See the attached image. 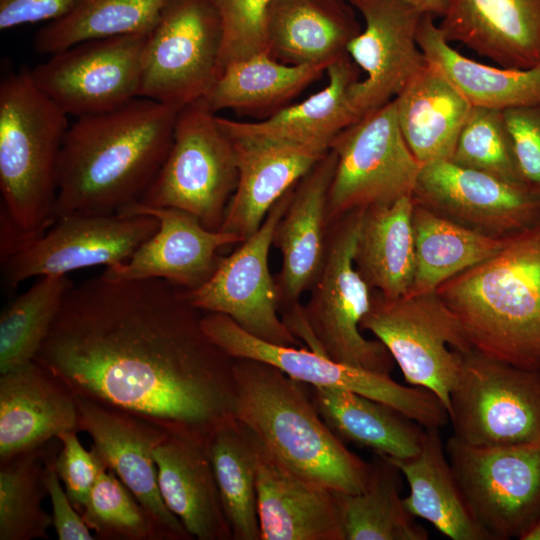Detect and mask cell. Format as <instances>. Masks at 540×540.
I'll use <instances>...</instances> for the list:
<instances>
[{"instance_id":"1","label":"cell","mask_w":540,"mask_h":540,"mask_svg":"<svg viewBox=\"0 0 540 540\" xmlns=\"http://www.w3.org/2000/svg\"><path fill=\"white\" fill-rule=\"evenodd\" d=\"M175 284L102 274L68 290L34 361L74 396L208 442L232 418L234 359Z\"/></svg>"},{"instance_id":"2","label":"cell","mask_w":540,"mask_h":540,"mask_svg":"<svg viewBox=\"0 0 540 540\" xmlns=\"http://www.w3.org/2000/svg\"><path fill=\"white\" fill-rule=\"evenodd\" d=\"M182 107L137 97L69 126L60 151L53 223L138 202L170 150Z\"/></svg>"},{"instance_id":"3","label":"cell","mask_w":540,"mask_h":540,"mask_svg":"<svg viewBox=\"0 0 540 540\" xmlns=\"http://www.w3.org/2000/svg\"><path fill=\"white\" fill-rule=\"evenodd\" d=\"M473 349L540 370V223L435 291Z\"/></svg>"},{"instance_id":"4","label":"cell","mask_w":540,"mask_h":540,"mask_svg":"<svg viewBox=\"0 0 540 540\" xmlns=\"http://www.w3.org/2000/svg\"><path fill=\"white\" fill-rule=\"evenodd\" d=\"M233 372V415L278 462L336 492L365 489L370 463L350 451L326 425L308 385L253 359H234Z\"/></svg>"},{"instance_id":"5","label":"cell","mask_w":540,"mask_h":540,"mask_svg":"<svg viewBox=\"0 0 540 540\" xmlns=\"http://www.w3.org/2000/svg\"><path fill=\"white\" fill-rule=\"evenodd\" d=\"M68 115L34 83L30 70L0 83L1 261L53 225L57 170Z\"/></svg>"},{"instance_id":"6","label":"cell","mask_w":540,"mask_h":540,"mask_svg":"<svg viewBox=\"0 0 540 540\" xmlns=\"http://www.w3.org/2000/svg\"><path fill=\"white\" fill-rule=\"evenodd\" d=\"M362 211H352L330 226L310 299L305 306L291 307L283 320L309 349L343 364L390 374L395 361L389 351L379 340L367 339L360 328L373 294L354 264Z\"/></svg>"},{"instance_id":"7","label":"cell","mask_w":540,"mask_h":540,"mask_svg":"<svg viewBox=\"0 0 540 540\" xmlns=\"http://www.w3.org/2000/svg\"><path fill=\"white\" fill-rule=\"evenodd\" d=\"M237 181L234 141L201 98L180 109L168 155L138 202L184 210L219 230Z\"/></svg>"},{"instance_id":"8","label":"cell","mask_w":540,"mask_h":540,"mask_svg":"<svg viewBox=\"0 0 540 540\" xmlns=\"http://www.w3.org/2000/svg\"><path fill=\"white\" fill-rule=\"evenodd\" d=\"M360 328L386 347L408 384L433 392L449 412L463 353L473 347L435 292L389 300L373 291Z\"/></svg>"},{"instance_id":"9","label":"cell","mask_w":540,"mask_h":540,"mask_svg":"<svg viewBox=\"0 0 540 540\" xmlns=\"http://www.w3.org/2000/svg\"><path fill=\"white\" fill-rule=\"evenodd\" d=\"M208 338L233 359H253L271 364L309 386L345 389L385 403L424 428H442L448 412L431 391L406 386L390 374L343 364L309 348L282 346L263 341L219 313L201 317Z\"/></svg>"},{"instance_id":"10","label":"cell","mask_w":540,"mask_h":540,"mask_svg":"<svg viewBox=\"0 0 540 540\" xmlns=\"http://www.w3.org/2000/svg\"><path fill=\"white\" fill-rule=\"evenodd\" d=\"M448 415L453 436L469 445L539 441L540 370L467 351L450 394Z\"/></svg>"},{"instance_id":"11","label":"cell","mask_w":540,"mask_h":540,"mask_svg":"<svg viewBox=\"0 0 540 540\" xmlns=\"http://www.w3.org/2000/svg\"><path fill=\"white\" fill-rule=\"evenodd\" d=\"M330 148L337 161L328 193L329 226L352 211L412 195L422 164L402 136L393 100L341 131Z\"/></svg>"},{"instance_id":"12","label":"cell","mask_w":540,"mask_h":540,"mask_svg":"<svg viewBox=\"0 0 540 540\" xmlns=\"http://www.w3.org/2000/svg\"><path fill=\"white\" fill-rule=\"evenodd\" d=\"M222 39L211 0H171L146 36L139 97L178 107L204 98L220 72Z\"/></svg>"},{"instance_id":"13","label":"cell","mask_w":540,"mask_h":540,"mask_svg":"<svg viewBox=\"0 0 540 540\" xmlns=\"http://www.w3.org/2000/svg\"><path fill=\"white\" fill-rule=\"evenodd\" d=\"M445 450L471 512L494 540L520 539L540 519V440L480 447L452 435Z\"/></svg>"},{"instance_id":"14","label":"cell","mask_w":540,"mask_h":540,"mask_svg":"<svg viewBox=\"0 0 540 540\" xmlns=\"http://www.w3.org/2000/svg\"><path fill=\"white\" fill-rule=\"evenodd\" d=\"M293 188L272 207L253 235L218 261L205 283L184 290V296L199 311L226 315L263 341L299 347L300 340L278 315L280 294L269 269L274 232L288 207Z\"/></svg>"},{"instance_id":"15","label":"cell","mask_w":540,"mask_h":540,"mask_svg":"<svg viewBox=\"0 0 540 540\" xmlns=\"http://www.w3.org/2000/svg\"><path fill=\"white\" fill-rule=\"evenodd\" d=\"M147 34L77 43L30 70L37 87L76 118L119 108L139 97Z\"/></svg>"},{"instance_id":"16","label":"cell","mask_w":540,"mask_h":540,"mask_svg":"<svg viewBox=\"0 0 540 540\" xmlns=\"http://www.w3.org/2000/svg\"><path fill=\"white\" fill-rule=\"evenodd\" d=\"M158 220L136 214H72L1 262L2 278L14 289L32 277L66 275L86 267L127 261L158 229Z\"/></svg>"},{"instance_id":"17","label":"cell","mask_w":540,"mask_h":540,"mask_svg":"<svg viewBox=\"0 0 540 540\" xmlns=\"http://www.w3.org/2000/svg\"><path fill=\"white\" fill-rule=\"evenodd\" d=\"M413 202L467 228L506 238L540 223V195L449 160L422 165Z\"/></svg>"},{"instance_id":"18","label":"cell","mask_w":540,"mask_h":540,"mask_svg":"<svg viewBox=\"0 0 540 540\" xmlns=\"http://www.w3.org/2000/svg\"><path fill=\"white\" fill-rule=\"evenodd\" d=\"M348 1L365 22L347 46V54L366 75L350 90L362 118L392 101L426 65L416 38L424 12L405 0Z\"/></svg>"},{"instance_id":"19","label":"cell","mask_w":540,"mask_h":540,"mask_svg":"<svg viewBox=\"0 0 540 540\" xmlns=\"http://www.w3.org/2000/svg\"><path fill=\"white\" fill-rule=\"evenodd\" d=\"M75 401L78 431L91 437V448L149 512L167 540L192 539L158 487L154 450L169 432L125 410L79 396Z\"/></svg>"},{"instance_id":"20","label":"cell","mask_w":540,"mask_h":540,"mask_svg":"<svg viewBox=\"0 0 540 540\" xmlns=\"http://www.w3.org/2000/svg\"><path fill=\"white\" fill-rule=\"evenodd\" d=\"M118 213L153 216L159 227L127 261L105 268L102 275L109 279L158 278L193 290L213 274L220 248L243 241L234 233L207 229L193 214L173 207L135 202Z\"/></svg>"},{"instance_id":"21","label":"cell","mask_w":540,"mask_h":540,"mask_svg":"<svg viewBox=\"0 0 540 540\" xmlns=\"http://www.w3.org/2000/svg\"><path fill=\"white\" fill-rule=\"evenodd\" d=\"M336 161V154L330 148L299 180L274 232L273 245L282 257L276 281L280 303L290 308L311 288L325 260L330 228L328 193Z\"/></svg>"},{"instance_id":"22","label":"cell","mask_w":540,"mask_h":540,"mask_svg":"<svg viewBox=\"0 0 540 540\" xmlns=\"http://www.w3.org/2000/svg\"><path fill=\"white\" fill-rule=\"evenodd\" d=\"M438 26L500 67H540V0H447Z\"/></svg>"},{"instance_id":"23","label":"cell","mask_w":540,"mask_h":540,"mask_svg":"<svg viewBox=\"0 0 540 540\" xmlns=\"http://www.w3.org/2000/svg\"><path fill=\"white\" fill-rule=\"evenodd\" d=\"M78 432L73 393L36 361L0 374V462Z\"/></svg>"},{"instance_id":"24","label":"cell","mask_w":540,"mask_h":540,"mask_svg":"<svg viewBox=\"0 0 540 540\" xmlns=\"http://www.w3.org/2000/svg\"><path fill=\"white\" fill-rule=\"evenodd\" d=\"M232 140L237 153L238 181L219 230L234 233L244 241L261 227L278 200L330 148L255 139Z\"/></svg>"},{"instance_id":"25","label":"cell","mask_w":540,"mask_h":540,"mask_svg":"<svg viewBox=\"0 0 540 540\" xmlns=\"http://www.w3.org/2000/svg\"><path fill=\"white\" fill-rule=\"evenodd\" d=\"M257 512L261 540H345L336 491L291 472L261 443Z\"/></svg>"},{"instance_id":"26","label":"cell","mask_w":540,"mask_h":540,"mask_svg":"<svg viewBox=\"0 0 540 540\" xmlns=\"http://www.w3.org/2000/svg\"><path fill=\"white\" fill-rule=\"evenodd\" d=\"M263 30L278 61L328 66L347 55L362 28L348 0H269Z\"/></svg>"},{"instance_id":"27","label":"cell","mask_w":540,"mask_h":540,"mask_svg":"<svg viewBox=\"0 0 540 540\" xmlns=\"http://www.w3.org/2000/svg\"><path fill=\"white\" fill-rule=\"evenodd\" d=\"M360 68L345 55L326 68L328 83L302 102L285 106L258 122L217 116L232 139H255L329 149L335 137L358 121L350 90L360 80Z\"/></svg>"},{"instance_id":"28","label":"cell","mask_w":540,"mask_h":540,"mask_svg":"<svg viewBox=\"0 0 540 540\" xmlns=\"http://www.w3.org/2000/svg\"><path fill=\"white\" fill-rule=\"evenodd\" d=\"M154 459L161 497L192 539L232 540L207 442L169 433Z\"/></svg>"},{"instance_id":"29","label":"cell","mask_w":540,"mask_h":540,"mask_svg":"<svg viewBox=\"0 0 540 540\" xmlns=\"http://www.w3.org/2000/svg\"><path fill=\"white\" fill-rule=\"evenodd\" d=\"M388 459L408 483L409 494L403 501L412 516L428 521L452 540H494L467 504L448 460L440 428H425L423 445L416 455Z\"/></svg>"},{"instance_id":"30","label":"cell","mask_w":540,"mask_h":540,"mask_svg":"<svg viewBox=\"0 0 540 540\" xmlns=\"http://www.w3.org/2000/svg\"><path fill=\"white\" fill-rule=\"evenodd\" d=\"M402 136L422 164L450 160L472 105L426 63L393 99Z\"/></svg>"},{"instance_id":"31","label":"cell","mask_w":540,"mask_h":540,"mask_svg":"<svg viewBox=\"0 0 540 540\" xmlns=\"http://www.w3.org/2000/svg\"><path fill=\"white\" fill-rule=\"evenodd\" d=\"M308 391L321 418L343 443L395 459L421 450L425 428L397 409L345 389L308 385Z\"/></svg>"},{"instance_id":"32","label":"cell","mask_w":540,"mask_h":540,"mask_svg":"<svg viewBox=\"0 0 540 540\" xmlns=\"http://www.w3.org/2000/svg\"><path fill=\"white\" fill-rule=\"evenodd\" d=\"M412 195L363 209L354 264L369 287L394 300L410 294L415 270Z\"/></svg>"},{"instance_id":"33","label":"cell","mask_w":540,"mask_h":540,"mask_svg":"<svg viewBox=\"0 0 540 540\" xmlns=\"http://www.w3.org/2000/svg\"><path fill=\"white\" fill-rule=\"evenodd\" d=\"M434 19L423 14L417 30L418 46L426 62L473 107L505 110L540 101V67L497 68L467 58L452 48Z\"/></svg>"},{"instance_id":"34","label":"cell","mask_w":540,"mask_h":540,"mask_svg":"<svg viewBox=\"0 0 540 540\" xmlns=\"http://www.w3.org/2000/svg\"><path fill=\"white\" fill-rule=\"evenodd\" d=\"M326 68L286 64L268 52L257 53L227 64L204 99L214 113L230 109L272 115L319 79Z\"/></svg>"},{"instance_id":"35","label":"cell","mask_w":540,"mask_h":540,"mask_svg":"<svg viewBox=\"0 0 540 540\" xmlns=\"http://www.w3.org/2000/svg\"><path fill=\"white\" fill-rule=\"evenodd\" d=\"M412 222L415 270L409 295L435 292L449 279L495 255L507 239L482 234L415 203Z\"/></svg>"},{"instance_id":"36","label":"cell","mask_w":540,"mask_h":540,"mask_svg":"<svg viewBox=\"0 0 540 540\" xmlns=\"http://www.w3.org/2000/svg\"><path fill=\"white\" fill-rule=\"evenodd\" d=\"M207 449L232 540H261L257 512L259 440L233 416L211 434Z\"/></svg>"},{"instance_id":"37","label":"cell","mask_w":540,"mask_h":540,"mask_svg":"<svg viewBox=\"0 0 540 540\" xmlns=\"http://www.w3.org/2000/svg\"><path fill=\"white\" fill-rule=\"evenodd\" d=\"M374 454L365 489L336 492L345 540H427L400 496L401 472L388 457Z\"/></svg>"},{"instance_id":"38","label":"cell","mask_w":540,"mask_h":540,"mask_svg":"<svg viewBox=\"0 0 540 540\" xmlns=\"http://www.w3.org/2000/svg\"><path fill=\"white\" fill-rule=\"evenodd\" d=\"M170 1L76 0L66 15L35 34L34 49L52 55L87 40L148 34Z\"/></svg>"},{"instance_id":"39","label":"cell","mask_w":540,"mask_h":540,"mask_svg":"<svg viewBox=\"0 0 540 540\" xmlns=\"http://www.w3.org/2000/svg\"><path fill=\"white\" fill-rule=\"evenodd\" d=\"M67 275L42 276L0 316V374L35 360L72 286Z\"/></svg>"},{"instance_id":"40","label":"cell","mask_w":540,"mask_h":540,"mask_svg":"<svg viewBox=\"0 0 540 540\" xmlns=\"http://www.w3.org/2000/svg\"><path fill=\"white\" fill-rule=\"evenodd\" d=\"M47 444L0 462V540L48 538L52 516L42 508Z\"/></svg>"},{"instance_id":"41","label":"cell","mask_w":540,"mask_h":540,"mask_svg":"<svg viewBox=\"0 0 540 540\" xmlns=\"http://www.w3.org/2000/svg\"><path fill=\"white\" fill-rule=\"evenodd\" d=\"M80 514L103 540H167L166 535L118 476L105 466Z\"/></svg>"},{"instance_id":"42","label":"cell","mask_w":540,"mask_h":540,"mask_svg":"<svg viewBox=\"0 0 540 540\" xmlns=\"http://www.w3.org/2000/svg\"><path fill=\"white\" fill-rule=\"evenodd\" d=\"M449 161L524 186L502 110L472 107Z\"/></svg>"},{"instance_id":"43","label":"cell","mask_w":540,"mask_h":540,"mask_svg":"<svg viewBox=\"0 0 540 540\" xmlns=\"http://www.w3.org/2000/svg\"><path fill=\"white\" fill-rule=\"evenodd\" d=\"M211 2L219 15L223 33L220 71L231 62L267 52L263 23L269 0Z\"/></svg>"},{"instance_id":"44","label":"cell","mask_w":540,"mask_h":540,"mask_svg":"<svg viewBox=\"0 0 540 540\" xmlns=\"http://www.w3.org/2000/svg\"><path fill=\"white\" fill-rule=\"evenodd\" d=\"M502 114L521 181L540 195V101Z\"/></svg>"},{"instance_id":"45","label":"cell","mask_w":540,"mask_h":540,"mask_svg":"<svg viewBox=\"0 0 540 540\" xmlns=\"http://www.w3.org/2000/svg\"><path fill=\"white\" fill-rule=\"evenodd\" d=\"M60 442L56 456V470L74 507L80 513L101 472L106 466L91 448L86 450L76 431L57 436Z\"/></svg>"},{"instance_id":"46","label":"cell","mask_w":540,"mask_h":540,"mask_svg":"<svg viewBox=\"0 0 540 540\" xmlns=\"http://www.w3.org/2000/svg\"><path fill=\"white\" fill-rule=\"evenodd\" d=\"M59 447L54 439L48 442L43 469V482L52 506L53 528L59 540H94L95 535L61 484L55 465Z\"/></svg>"},{"instance_id":"47","label":"cell","mask_w":540,"mask_h":540,"mask_svg":"<svg viewBox=\"0 0 540 540\" xmlns=\"http://www.w3.org/2000/svg\"><path fill=\"white\" fill-rule=\"evenodd\" d=\"M76 0H0V29L41 21H54L66 15Z\"/></svg>"},{"instance_id":"48","label":"cell","mask_w":540,"mask_h":540,"mask_svg":"<svg viewBox=\"0 0 540 540\" xmlns=\"http://www.w3.org/2000/svg\"><path fill=\"white\" fill-rule=\"evenodd\" d=\"M405 1L413 4L414 6L422 10L424 13L433 15L435 18L443 16L446 9V5H447V0H405Z\"/></svg>"},{"instance_id":"49","label":"cell","mask_w":540,"mask_h":540,"mask_svg":"<svg viewBox=\"0 0 540 540\" xmlns=\"http://www.w3.org/2000/svg\"><path fill=\"white\" fill-rule=\"evenodd\" d=\"M520 540H540V519L520 538Z\"/></svg>"}]
</instances>
